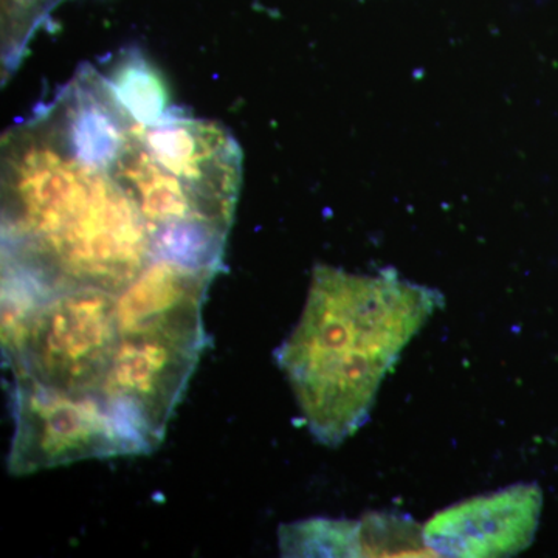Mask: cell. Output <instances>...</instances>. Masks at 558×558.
<instances>
[{
	"instance_id": "6da1fadb",
	"label": "cell",
	"mask_w": 558,
	"mask_h": 558,
	"mask_svg": "<svg viewBox=\"0 0 558 558\" xmlns=\"http://www.w3.org/2000/svg\"><path fill=\"white\" fill-rule=\"evenodd\" d=\"M113 159L80 157L47 108L7 132L3 295L121 293L157 259L149 223Z\"/></svg>"
},
{
	"instance_id": "7a4b0ae2",
	"label": "cell",
	"mask_w": 558,
	"mask_h": 558,
	"mask_svg": "<svg viewBox=\"0 0 558 558\" xmlns=\"http://www.w3.org/2000/svg\"><path fill=\"white\" fill-rule=\"evenodd\" d=\"M440 306L436 290L392 271L314 270L303 315L277 357L318 442L339 446L365 425L385 376Z\"/></svg>"
},
{
	"instance_id": "3957f363",
	"label": "cell",
	"mask_w": 558,
	"mask_h": 558,
	"mask_svg": "<svg viewBox=\"0 0 558 558\" xmlns=\"http://www.w3.org/2000/svg\"><path fill=\"white\" fill-rule=\"evenodd\" d=\"M216 274L156 259L117 296L119 343L101 400L138 453L159 446L199 362Z\"/></svg>"
},
{
	"instance_id": "277c9868",
	"label": "cell",
	"mask_w": 558,
	"mask_h": 558,
	"mask_svg": "<svg viewBox=\"0 0 558 558\" xmlns=\"http://www.w3.org/2000/svg\"><path fill=\"white\" fill-rule=\"evenodd\" d=\"M14 435L7 459L11 475L25 476L92 458L138 454L105 405L24 379L11 389Z\"/></svg>"
},
{
	"instance_id": "5b68a950",
	"label": "cell",
	"mask_w": 558,
	"mask_h": 558,
	"mask_svg": "<svg viewBox=\"0 0 558 558\" xmlns=\"http://www.w3.org/2000/svg\"><path fill=\"white\" fill-rule=\"evenodd\" d=\"M535 484H517L458 502L425 524L424 539L436 557H510L531 546L542 513Z\"/></svg>"
},
{
	"instance_id": "8992f818",
	"label": "cell",
	"mask_w": 558,
	"mask_h": 558,
	"mask_svg": "<svg viewBox=\"0 0 558 558\" xmlns=\"http://www.w3.org/2000/svg\"><path fill=\"white\" fill-rule=\"evenodd\" d=\"M106 78L138 123H159L170 116L167 84L140 51L131 49L121 53Z\"/></svg>"
},
{
	"instance_id": "52a82bcc",
	"label": "cell",
	"mask_w": 558,
	"mask_h": 558,
	"mask_svg": "<svg viewBox=\"0 0 558 558\" xmlns=\"http://www.w3.org/2000/svg\"><path fill=\"white\" fill-rule=\"evenodd\" d=\"M286 557H363L360 521L312 519L279 529Z\"/></svg>"
},
{
	"instance_id": "ba28073f",
	"label": "cell",
	"mask_w": 558,
	"mask_h": 558,
	"mask_svg": "<svg viewBox=\"0 0 558 558\" xmlns=\"http://www.w3.org/2000/svg\"><path fill=\"white\" fill-rule=\"evenodd\" d=\"M363 557H436L424 539V529L407 517L371 513L360 521Z\"/></svg>"
},
{
	"instance_id": "9c48e42d",
	"label": "cell",
	"mask_w": 558,
	"mask_h": 558,
	"mask_svg": "<svg viewBox=\"0 0 558 558\" xmlns=\"http://www.w3.org/2000/svg\"><path fill=\"white\" fill-rule=\"evenodd\" d=\"M62 0H2L3 68L13 70L33 33Z\"/></svg>"
}]
</instances>
